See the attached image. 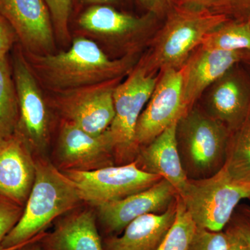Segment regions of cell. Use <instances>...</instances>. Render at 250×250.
Segmentation results:
<instances>
[{
  "label": "cell",
  "mask_w": 250,
  "mask_h": 250,
  "mask_svg": "<svg viewBox=\"0 0 250 250\" xmlns=\"http://www.w3.org/2000/svg\"><path fill=\"white\" fill-rule=\"evenodd\" d=\"M24 55L40 85L54 93L123 79L140 59L139 54L110 59L97 42L85 37L75 38L66 51Z\"/></svg>",
  "instance_id": "obj_1"
},
{
  "label": "cell",
  "mask_w": 250,
  "mask_h": 250,
  "mask_svg": "<svg viewBox=\"0 0 250 250\" xmlns=\"http://www.w3.org/2000/svg\"><path fill=\"white\" fill-rule=\"evenodd\" d=\"M83 205L75 184L50 159H36L34 185L21 220L5 237L3 250H14L34 239L61 216Z\"/></svg>",
  "instance_id": "obj_2"
},
{
  "label": "cell",
  "mask_w": 250,
  "mask_h": 250,
  "mask_svg": "<svg viewBox=\"0 0 250 250\" xmlns=\"http://www.w3.org/2000/svg\"><path fill=\"white\" fill-rule=\"evenodd\" d=\"M231 19L209 10L172 5L166 21L149 41V48L139 63L147 73L179 69L201 45L208 33Z\"/></svg>",
  "instance_id": "obj_3"
},
{
  "label": "cell",
  "mask_w": 250,
  "mask_h": 250,
  "mask_svg": "<svg viewBox=\"0 0 250 250\" xmlns=\"http://www.w3.org/2000/svg\"><path fill=\"white\" fill-rule=\"evenodd\" d=\"M231 133L228 128L194 106L177 122V147L188 178H207L226 162Z\"/></svg>",
  "instance_id": "obj_4"
},
{
  "label": "cell",
  "mask_w": 250,
  "mask_h": 250,
  "mask_svg": "<svg viewBox=\"0 0 250 250\" xmlns=\"http://www.w3.org/2000/svg\"><path fill=\"white\" fill-rule=\"evenodd\" d=\"M179 196L197 227L223 231L240 202L250 200V182L235 180L223 167L207 178L188 179Z\"/></svg>",
  "instance_id": "obj_5"
},
{
  "label": "cell",
  "mask_w": 250,
  "mask_h": 250,
  "mask_svg": "<svg viewBox=\"0 0 250 250\" xmlns=\"http://www.w3.org/2000/svg\"><path fill=\"white\" fill-rule=\"evenodd\" d=\"M11 66L17 91L18 120L14 134L36 159H49L52 119L40 83L18 44L14 46Z\"/></svg>",
  "instance_id": "obj_6"
},
{
  "label": "cell",
  "mask_w": 250,
  "mask_h": 250,
  "mask_svg": "<svg viewBox=\"0 0 250 250\" xmlns=\"http://www.w3.org/2000/svg\"><path fill=\"white\" fill-rule=\"evenodd\" d=\"M159 73H147L138 62L127 77L120 82L113 93L115 116L107 133L111 139L116 166L133 162L139 148L136 143V129Z\"/></svg>",
  "instance_id": "obj_7"
},
{
  "label": "cell",
  "mask_w": 250,
  "mask_h": 250,
  "mask_svg": "<svg viewBox=\"0 0 250 250\" xmlns=\"http://www.w3.org/2000/svg\"><path fill=\"white\" fill-rule=\"evenodd\" d=\"M78 189L85 205L95 207L149 188L162 179L138 167L136 161L93 171H62Z\"/></svg>",
  "instance_id": "obj_8"
},
{
  "label": "cell",
  "mask_w": 250,
  "mask_h": 250,
  "mask_svg": "<svg viewBox=\"0 0 250 250\" xmlns=\"http://www.w3.org/2000/svg\"><path fill=\"white\" fill-rule=\"evenodd\" d=\"M157 18L150 13L136 17L100 4L84 11L78 22L83 30L116 47L125 56L139 54L145 44H149L156 33L153 31Z\"/></svg>",
  "instance_id": "obj_9"
},
{
  "label": "cell",
  "mask_w": 250,
  "mask_h": 250,
  "mask_svg": "<svg viewBox=\"0 0 250 250\" xmlns=\"http://www.w3.org/2000/svg\"><path fill=\"white\" fill-rule=\"evenodd\" d=\"M122 79L54 93L50 106L62 120L88 134L99 136L111 125L115 116L113 93Z\"/></svg>",
  "instance_id": "obj_10"
},
{
  "label": "cell",
  "mask_w": 250,
  "mask_h": 250,
  "mask_svg": "<svg viewBox=\"0 0 250 250\" xmlns=\"http://www.w3.org/2000/svg\"><path fill=\"white\" fill-rule=\"evenodd\" d=\"M49 159L60 171H93L116 166L107 131L94 136L62 120Z\"/></svg>",
  "instance_id": "obj_11"
},
{
  "label": "cell",
  "mask_w": 250,
  "mask_h": 250,
  "mask_svg": "<svg viewBox=\"0 0 250 250\" xmlns=\"http://www.w3.org/2000/svg\"><path fill=\"white\" fill-rule=\"evenodd\" d=\"M177 195L175 188L162 179L142 191L94 207L100 234L103 238L118 236L136 218L164 213L177 200Z\"/></svg>",
  "instance_id": "obj_12"
},
{
  "label": "cell",
  "mask_w": 250,
  "mask_h": 250,
  "mask_svg": "<svg viewBox=\"0 0 250 250\" xmlns=\"http://www.w3.org/2000/svg\"><path fill=\"white\" fill-rule=\"evenodd\" d=\"M186 114L182 100V69L159 72L150 98L138 121L136 143L146 146Z\"/></svg>",
  "instance_id": "obj_13"
},
{
  "label": "cell",
  "mask_w": 250,
  "mask_h": 250,
  "mask_svg": "<svg viewBox=\"0 0 250 250\" xmlns=\"http://www.w3.org/2000/svg\"><path fill=\"white\" fill-rule=\"evenodd\" d=\"M0 15L14 29L24 53L55 52L53 23L45 0H0Z\"/></svg>",
  "instance_id": "obj_14"
},
{
  "label": "cell",
  "mask_w": 250,
  "mask_h": 250,
  "mask_svg": "<svg viewBox=\"0 0 250 250\" xmlns=\"http://www.w3.org/2000/svg\"><path fill=\"white\" fill-rule=\"evenodd\" d=\"M209 88L205 112L231 134L250 116V73L236 64Z\"/></svg>",
  "instance_id": "obj_15"
},
{
  "label": "cell",
  "mask_w": 250,
  "mask_h": 250,
  "mask_svg": "<svg viewBox=\"0 0 250 250\" xmlns=\"http://www.w3.org/2000/svg\"><path fill=\"white\" fill-rule=\"evenodd\" d=\"M249 52H225L195 49L182 67V100L186 113L196 104L206 90L236 64L241 63Z\"/></svg>",
  "instance_id": "obj_16"
},
{
  "label": "cell",
  "mask_w": 250,
  "mask_h": 250,
  "mask_svg": "<svg viewBox=\"0 0 250 250\" xmlns=\"http://www.w3.org/2000/svg\"><path fill=\"white\" fill-rule=\"evenodd\" d=\"M86 205L62 215L52 231L39 236L42 250H104L95 208Z\"/></svg>",
  "instance_id": "obj_17"
},
{
  "label": "cell",
  "mask_w": 250,
  "mask_h": 250,
  "mask_svg": "<svg viewBox=\"0 0 250 250\" xmlns=\"http://www.w3.org/2000/svg\"><path fill=\"white\" fill-rule=\"evenodd\" d=\"M35 177V158L22 140H0V195L24 207Z\"/></svg>",
  "instance_id": "obj_18"
},
{
  "label": "cell",
  "mask_w": 250,
  "mask_h": 250,
  "mask_svg": "<svg viewBox=\"0 0 250 250\" xmlns=\"http://www.w3.org/2000/svg\"><path fill=\"white\" fill-rule=\"evenodd\" d=\"M177 122L171 125L152 142L140 147L135 161L141 170L167 180L180 195L188 178L182 167L177 147Z\"/></svg>",
  "instance_id": "obj_19"
},
{
  "label": "cell",
  "mask_w": 250,
  "mask_h": 250,
  "mask_svg": "<svg viewBox=\"0 0 250 250\" xmlns=\"http://www.w3.org/2000/svg\"><path fill=\"white\" fill-rule=\"evenodd\" d=\"M176 213L177 200L164 213L136 218L123 234L103 238L104 250H157L173 224Z\"/></svg>",
  "instance_id": "obj_20"
},
{
  "label": "cell",
  "mask_w": 250,
  "mask_h": 250,
  "mask_svg": "<svg viewBox=\"0 0 250 250\" xmlns=\"http://www.w3.org/2000/svg\"><path fill=\"white\" fill-rule=\"evenodd\" d=\"M200 46L225 52H250V21L231 18L208 33Z\"/></svg>",
  "instance_id": "obj_21"
},
{
  "label": "cell",
  "mask_w": 250,
  "mask_h": 250,
  "mask_svg": "<svg viewBox=\"0 0 250 250\" xmlns=\"http://www.w3.org/2000/svg\"><path fill=\"white\" fill-rule=\"evenodd\" d=\"M18 120L17 91L9 57L0 59V140L14 134Z\"/></svg>",
  "instance_id": "obj_22"
},
{
  "label": "cell",
  "mask_w": 250,
  "mask_h": 250,
  "mask_svg": "<svg viewBox=\"0 0 250 250\" xmlns=\"http://www.w3.org/2000/svg\"><path fill=\"white\" fill-rule=\"evenodd\" d=\"M224 168L231 178L241 182L250 179V116L230 135Z\"/></svg>",
  "instance_id": "obj_23"
},
{
  "label": "cell",
  "mask_w": 250,
  "mask_h": 250,
  "mask_svg": "<svg viewBox=\"0 0 250 250\" xmlns=\"http://www.w3.org/2000/svg\"><path fill=\"white\" fill-rule=\"evenodd\" d=\"M196 228L182 197L177 195L175 219L157 250H189Z\"/></svg>",
  "instance_id": "obj_24"
},
{
  "label": "cell",
  "mask_w": 250,
  "mask_h": 250,
  "mask_svg": "<svg viewBox=\"0 0 250 250\" xmlns=\"http://www.w3.org/2000/svg\"><path fill=\"white\" fill-rule=\"evenodd\" d=\"M45 1L52 18L56 38L62 42H68L70 39L68 24L72 0H45Z\"/></svg>",
  "instance_id": "obj_25"
},
{
  "label": "cell",
  "mask_w": 250,
  "mask_h": 250,
  "mask_svg": "<svg viewBox=\"0 0 250 250\" xmlns=\"http://www.w3.org/2000/svg\"><path fill=\"white\" fill-rule=\"evenodd\" d=\"M226 231H213L197 227L189 250H228Z\"/></svg>",
  "instance_id": "obj_26"
},
{
  "label": "cell",
  "mask_w": 250,
  "mask_h": 250,
  "mask_svg": "<svg viewBox=\"0 0 250 250\" xmlns=\"http://www.w3.org/2000/svg\"><path fill=\"white\" fill-rule=\"evenodd\" d=\"M24 207L0 195V250H4L5 237L17 225L22 217Z\"/></svg>",
  "instance_id": "obj_27"
},
{
  "label": "cell",
  "mask_w": 250,
  "mask_h": 250,
  "mask_svg": "<svg viewBox=\"0 0 250 250\" xmlns=\"http://www.w3.org/2000/svg\"><path fill=\"white\" fill-rule=\"evenodd\" d=\"M172 5L209 10L217 14L228 15L230 17L228 0H171Z\"/></svg>",
  "instance_id": "obj_28"
},
{
  "label": "cell",
  "mask_w": 250,
  "mask_h": 250,
  "mask_svg": "<svg viewBox=\"0 0 250 250\" xmlns=\"http://www.w3.org/2000/svg\"><path fill=\"white\" fill-rule=\"evenodd\" d=\"M17 43V36L14 29L0 15V59L9 57V52Z\"/></svg>",
  "instance_id": "obj_29"
},
{
  "label": "cell",
  "mask_w": 250,
  "mask_h": 250,
  "mask_svg": "<svg viewBox=\"0 0 250 250\" xmlns=\"http://www.w3.org/2000/svg\"><path fill=\"white\" fill-rule=\"evenodd\" d=\"M229 223L236 229L238 233L250 250V218L247 213L246 208L235 212Z\"/></svg>",
  "instance_id": "obj_30"
},
{
  "label": "cell",
  "mask_w": 250,
  "mask_h": 250,
  "mask_svg": "<svg viewBox=\"0 0 250 250\" xmlns=\"http://www.w3.org/2000/svg\"><path fill=\"white\" fill-rule=\"evenodd\" d=\"M230 18L237 21H250V0H228Z\"/></svg>",
  "instance_id": "obj_31"
},
{
  "label": "cell",
  "mask_w": 250,
  "mask_h": 250,
  "mask_svg": "<svg viewBox=\"0 0 250 250\" xmlns=\"http://www.w3.org/2000/svg\"><path fill=\"white\" fill-rule=\"evenodd\" d=\"M143 6L150 13L157 18L166 16L170 6H172L171 0H140Z\"/></svg>",
  "instance_id": "obj_32"
},
{
  "label": "cell",
  "mask_w": 250,
  "mask_h": 250,
  "mask_svg": "<svg viewBox=\"0 0 250 250\" xmlns=\"http://www.w3.org/2000/svg\"><path fill=\"white\" fill-rule=\"evenodd\" d=\"M225 231L228 236V250H249L246 242L231 224L229 223Z\"/></svg>",
  "instance_id": "obj_33"
},
{
  "label": "cell",
  "mask_w": 250,
  "mask_h": 250,
  "mask_svg": "<svg viewBox=\"0 0 250 250\" xmlns=\"http://www.w3.org/2000/svg\"><path fill=\"white\" fill-rule=\"evenodd\" d=\"M40 236V235H39ZM39 236L36 237L34 239L27 242L22 246L18 247L14 250H42L40 243L39 242Z\"/></svg>",
  "instance_id": "obj_34"
},
{
  "label": "cell",
  "mask_w": 250,
  "mask_h": 250,
  "mask_svg": "<svg viewBox=\"0 0 250 250\" xmlns=\"http://www.w3.org/2000/svg\"><path fill=\"white\" fill-rule=\"evenodd\" d=\"M83 1L86 3H90V4L100 5L109 4V3L114 2L117 0H83Z\"/></svg>",
  "instance_id": "obj_35"
},
{
  "label": "cell",
  "mask_w": 250,
  "mask_h": 250,
  "mask_svg": "<svg viewBox=\"0 0 250 250\" xmlns=\"http://www.w3.org/2000/svg\"><path fill=\"white\" fill-rule=\"evenodd\" d=\"M242 65L246 69L247 71L249 72L250 75V52L247 54L246 58L241 62Z\"/></svg>",
  "instance_id": "obj_36"
},
{
  "label": "cell",
  "mask_w": 250,
  "mask_h": 250,
  "mask_svg": "<svg viewBox=\"0 0 250 250\" xmlns=\"http://www.w3.org/2000/svg\"><path fill=\"white\" fill-rule=\"evenodd\" d=\"M247 213H248V216L250 218V207H246V208Z\"/></svg>",
  "instance_id": "obj_37"
},
{
  "label": "cell",
  "mask_w": 250,
  "mask_h": 250,
  "mask_svg": "<svg viewBox=\"0 0 250 250\" xmlns=\"http://www.w3.org/2000/svg\"><path fill=\"white\" fill-rule=\"evenodd\" d=\"M249 182H250V180H249Z\"/></svg>",
  "instance_id": "obj_38"
},
{
  "label": "cell",
  "mask_w": 250,
  "mask_h": 250,
  "mask_svg": "<svg viewBox=\"0 0 250 250\" xmlns=\"http://www.w3.org/2000/svg\"></svg>",
  "instance_id": "obj_39"
}]
</instances>
